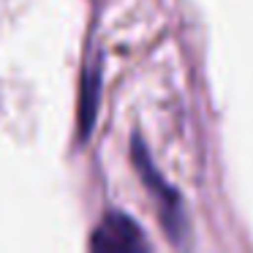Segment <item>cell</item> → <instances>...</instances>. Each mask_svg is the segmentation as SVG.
I'll list each match as a JSON object with an SVG mask.
<instances>
[{
  "label": "cell",
  "instance_id": "1",
  "mask_svg": "<svg viewBox=\"0 0 253 253\" xmlns=\"http://www.w3.org/2000/svg\"><path fill=\"white\" fill-rule=\"evenodd\" d=\"M131 155H133V166H136L139 177L144 180L147 191L153 193V199L158 202V215L166 226V234L174 242H180L182 234H185V229H188V218H185V207H182L180 193L161 177V171L155 169L153 158H150L147 147H144V142L139 136H133Z\"/></svg>",
  "mask_w": 253,
  "mask_h": 253
},
{
  "label": "cell",
  "instance_id": "2",
  "mask_svg": "<svg viewBox=\"0 0 253 253\" xmlns=\"http://www.w3.org/2000/svg\"><path fill=\"white\" fill-rule=\"evenodd\" d=\"M93 251H117V253H139L147 251L150 242L144 240L142 229L126 212H109L93 231L90 240Z\"/></svg>",
  "mask_w": 253,
  "mask_h": 253
},
{
  "label": "cell",
  "instance_id": "3",
  "mask_svg": "<svg viewBox=\"0 0 253 253\" xmlns=\"http://www.w3.org/2000/svg\"><path fill=\"white\" fill-rule=\"evenodd\" d=\"M98 90H101V71L98 63H95V71H84L82 79V104H79V131H82V139H87L90 128H93L95 112H98Z\"/></svg>",
  "mask_w": 253,
  "mask_h": 253
}]
</instances>
